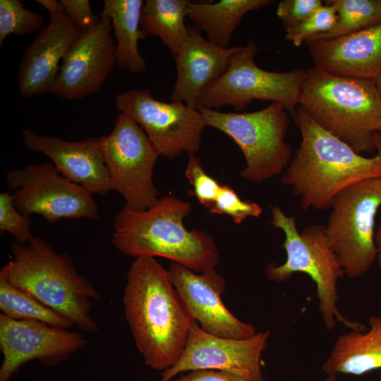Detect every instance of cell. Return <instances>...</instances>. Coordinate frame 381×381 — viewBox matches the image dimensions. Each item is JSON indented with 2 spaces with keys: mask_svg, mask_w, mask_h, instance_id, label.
<instances>
[{
  "mask_svg": "<svg viewBox=\"0 0 381 381\" xmlns=\"http://www.w3.org/2000/svg\"><path fill=\"white\" fill-rule=\"evenodd\" d=\"M124 313L146 365L164 371L181 357L194 321L174 288L169 270L155 258L132 262L123 295Z\"/></svg>",
  "mask_w": 381,
  "mask_h": 381,
  "instance_id": "6da1fadb",
  "label": "cell"
},
{
  "mask_svg": "<svg viewBox=\"0 0 381 381\" xmlns=\"http://www.w3.org/2000/svg\"><path fill=\"white\" fill-rule=\"evenodd\" d=\"M294 121L301 143L282 181L291 188L303 210L330 209L346 188L381 177L380 133L375 136L377 154L366 157L319 126L300 106Z\"/></svg>",
  "mask_w": 381,
  "mask_h": 381,
  "instance_id": "7a4b0ae2",
  "label": "cell"
},
{
  "mask_svg": "<svg viewBox=\"0 0 381 381\" xmlns=\"http://www.w3.org/2000/svg\"><path fill=\"white\" fill-rule=\"evenodd\" d=\"M191 207L190 202L169 194L143 211L125 205L114 217L112 244L135 258L162 257L195 272L215 269L219 252L213 237L184 226Z\"/></svg>",
  "mask_w": 381,
  "mask_h": 381,
  "instance_id": "3957f363",
  "label": "cell"
},
{
  "mask_svg": "<svg viewBox=\"0 0 381 381\" xmlns=\"http://www.w3.org/2000/svg\"><path fill=\"white\" fill-rule=\"evenodd\" d=\"M11 253L0 276L71 320L80 329L99 331L91 312L92 301L102 296L78 272L69 255L57 253L38 236H32L26 244L13 242Z\"/></svg>",
  "mask_w": 381,
  "mask_h": 381,
  "instance_id": "277c9868",
  "label": "cell"
},
{
  "mask_svg": "<svg viewBox=\"0 0 381 381\" xmlns=\"http://www.w3.org/2000/svg\"><path fill=\"white\" fill-rule=\"evenodd\" d=\"M299 106L321 128L358 154L376 150L381 98L374 80L307 70Z\"/></svg>",
  "mask_w": 381,
  "mask_h": 381,
  "instance_id": "5b68a950",
  "label": "cell"
},
{
  "mask_svg": "<svg viewBox=\"0 0 381 381\" xmlns=\"http://www.w3.org/2000/svg\"><path fill=\"white\" fill-rule=\"evenodd\" d=\"M270 209L272 224L284 233L285 239L282 246L286 251V258L279 265L267 264L265 269L267 278L282 283L295 273L307 274L316 286L318 310L327 329H333L337 323L340 322L351 330H365V325L347 319L337 307V282L345 274L329 243L325 226L310 224L299 231L295 217L287 216L278 205H272Z\"/></svg>",
  "mask_w": 381,
  "mask_h": 381,
  "instance_id": "8992f818",
  "label": "cell"
},
{
  "mask_svg": "<svg viewBox=\"0 0 381 381\" xmlns=\"http://www.w3.org/2000/svg\"><path fill=\"white\" fill-rule=\"evenodd\" d=\"M205 126L219 130L239 147L246 159L241 171L245 180L262 183L280 174L291 160V147L285 141L289 121L279 103L247 113L222 112L198 106Z\"/></svg>",
  "mask_w": 381,
  "mask_h": 381,
  "instance_id": "52a82bcc",
  "label": "cell"
},
{
  "mask_svg": "<svg viewBox=\"0 0 381 381\" xmlns=\"http://www.w3.org/2000/svg\"><path fill=\"white\" fill-rule=\"evenodd\" d=\"M258 47L250 40L231 58L226 71L202 92L198 105L217 109L231 106L243 110L253 100L280 104L295 119L307 71H270L255 62Z\"/></svg>",
  "mask_w": 381,
  "mask_h": 381,
  "instance_id": "ba28073f",
  "label": "cell"
},
{
  "mask_svg": "<svg viewBox=\"0 0 381 381\" xmlns=\"http://www.w3.org/2000/svg\"><path fill=\"white\" fill-rule=\"evenodd\" d=\"M381 206V177L356 183L337 195L326 228L344 274L363 276L376 260L375 220Z\"/></svg>",
  "mask_w": 381,
  "mask_h": 381,
  "instance_id": "9c48e42d",
  "label": "cell"
},
{
  "mask_svg": "<svg viewBox=\"0 0 381 381\" xmlns=\"http://www.w3.org/2000/svg\"><path fill=\"white\" fill-rule=\"evenodd\" d=\"M112 190L135 211L148 210L160 199L152 174L159 154L141 127L119 113L109 135L99 138Z\"/></svg>",
  "mask_w": 381,
  "mask_h": 381,
  "instance_id": "30bf717a",
  "label": "cell"
},
{
  "mask_svg": "<svg viewBox=\"0 0 381 381\" xmlns=\"http://www.w3.org/2000/svg\"><path fill=\"white\" fill-rule=\"evenodd\" d=\"M6 181L13 203L22 214H37L47 222L61 219H99L93 194L60 175L52 162L31 164L8 171Z\"/></svg>",
  "mask_w": 381,
  "mask_h": 381,
  "instance_id": "8fae6325",
  "label": "cell"
},
{
  "mask_svg": "<svg viewBox=\"0 0 381 381\" xmlns=\"http://www.w3.org/2000/svg\"><path fill=\"white\" fill-rule=\"evenodd\" d=\"M115 108L141 127L159 155L174 159L199 151L205 124L197 109L157 100L145 88L120 92Z\"/></svg>",
  "mask_w": 381,
  "mask_h": 381,
  "instance_id": "7c38bea8",
  "label": "cell"
},
{
  "mask_svg": "<svg viewBox=\"0 0 381 381\" xmlns=\"http://www.w3.org/2000/svg\"><path fill=\"white\" fill-rule=\"evenodd\" d=\"M270 336V331L266 330L248 339H226L205 332L193 321L181 357L163 371L160 381H169L179 373L198 370L227 371L249 381H265L261 358Z\"/></svg>",
  "mask_w": 381,
  "mask_h": 381,
  "instance_id": "4fadbf2b",
  "label": "cell"
},
{
  "mask_svg": "<svg viewBox=\"0 0 381 381\" xmlns=\"http://www.w3.org/2000/svg\"><path fill=\"white\" fill-rule=\"evenodd\" d=\"M87 344L79 332L32 320H15L0 314V381H8L28 361L56 365Z\"/></svg>",
  "mask_w": 381,
  "mask_h": 381,
  "instance_id": "5bb4252c",
  "label": "cell"
},
{
  "mask_svg": "<svg viewBox=\"0 0 381 381\" xmlns=\"http://www.w3.org/2000/svg\"><path fill=\"white\" fill-rule=\"evenodd\" d=\"M36 2L49 12L51 18L25 48L19 64L18 90L27 99L52 92L60 62L81 34L60 1Z\"/></svg>",
  "mask_w": 381,
  "mask_h": 381,
  "instance_id": "9a60e30c",
  "label": "cell"
},
{
  "mask_svg": "<svg viewBox=\"0 0 381 381\" xmlns=\"http://www.w3.org/2000/svg\"><path fill=\"white\" fill-rule=\"evenodd\" d=\"M99 16L97 25L80 35L61 62L51 92L61 98L80 99L96 93L116 65L111 21Z\"/></svg>",
  "mask_w": 381,
  "mask_h": 381,
  "instance_id": "2e32d148",
  "label": "cell"
},
{
  "mask_svg": "<svg viewBox=\"0 0 381 381\" xmlns=\"http://www.w3.org/2000/svg\"><path fill=\"white\" fill-rule=\"evenodd\" d=\"M169 272L188 313L202 330L231 339H248L257 332L254 325L239 320L225 306L222 296L226 281L215 269L198 274L171 262Z\"/></svg>",
  "mask_w": 381,
  "mask_h": 381,
  "instance_id": "e0dca14e",
  "label": "cell"
},
{
  "mask_svg": "<svg viewBox=\"0 0 381 381\" xmlns=\"http://www.w3.org/2000/svg\"><path fill=\"white\" fill-rule=\"evenodd\" d=\"M22 137L27 149L49 157L59 173L68 181L101 196L112 190L99 138L73 142L40 135L30 128L23 130Z\"/></svg>",
  "mask_w": 381,
  "mask_h": 381,
  "instance_id": "ac0fdd59",
  "label": "cell"
},
{
  "mask_svg": "<svg viewBox=\"0 0 381 381\" xmlns=\"http://www.w3.org/2000/svg\"><path fill=\"white\" fill-rule=\"evenodd\" d=\"M318 68L337 75L375 80L381 73V22L306 44Z\"/></svg>",
  "mask_w": 381,
  "mask_h": 381,
  "instance_id": "d6986e66",
  "label": "cell"
},
{
  "mask_svg": "<svg viewBox=\"0 0 381 381\" xmlns=\"http://www.w3.org/2000/svg\"><path fill=\"white\" fill-rule=\"evenodd\" d=\"M188 28L187 39L174 56L176 79L171 100L197 109L202 92L226 71L231 56L241 47L217 46L204 38L196 27Z\"/></svg>",
  "mask_w": 381,
  "mask_h": 381,
  "instance_id": "ffe728a7",
  "label": "cell"
},
{
  "mask_svg": "<svg viewBox=\"0 0 381 381\" xmlns=\"http://www.w3.org/2000/svg\"><path fill=\"white\" fill-rule=\"evenodd\" d=\"M367 330H351L334 341L322 369L327 375H362L381 368V317L371 315Z\"/></svg>",
  "mask_w": 381,
  "mask_h": 381,
  "instance_id": "44dd1931",
  "label": "cell"
},
{
  "mask_svg": "<svg viewBox=\"0 0 381 381\" xmlns=\"http://www.w3.org/2000/svg\"><path fill=\"white\" fill-rule=\"evenodd\" d=\"M142 0H104L100 15L111 23L116 42V65L133 73L146 71L145 59L138 50V42L145 38L140 28Z\"/></svg>",
  "mask_w": 381,
  "mask_h": 381,
  "instance_id": "7402d4cb",
  "label": "cell"
},
{
  "mask_svg": "<svg viewBox=\"0 0 381 381\" xmlns=\"http://www.w3.org/2000/svg\"><path fill=\"white\" fill-rule=\"evenodd\" d=\"M271 0H221L211 2L190 1L186 18L207 35L212 44L229 47L232 35L243 16L272 4Z\"/></svg>",
  "mask_w": 381,
  "mask_h": 381,
  "instance_id": "603a6c76",
  "label": "cell"
},
{
  "mask_svg": "<svg viewBox=\"0 0 381 381\" xmlns=\"http://www.w3.org/2000/svg\"><path fill=\"white\" fill-rule=\"evenodd\" d=\"M189 0H146L141 11L143 34L157 37L174 56L187 39L185 23Z\"/></svg>",
  "mask_w": 381,
  "mask_h": 381,
  "instance_id": "cb8c5ba5",
  "label": "cell"
},
{
  "mask_svg": "<svg viewBox=\"0 0 381 381\" xmlns=\"http://www.w3.org/2000/svg\"><path fill=\"white\" fill-rule=\"evenodd\" d=\"M0 310L8 318L32 320L68 329L74 323L0 276Z\"/></svg>",
  "mask_w": 381,
  "mask_h": 381,
  "instance_id": "d4e9b609",
  "label": "cell"
},
{
  "mask_svg": "<svg viewBox=\"0 0 381 381\" xmlns=\"http://www.w3.org/2000/svg\"><path fill=\"white\" fill-rule=\"evenodd\" d=\"M337 11L334 28L316 40L347 35L381 22V0H331Z\"/></svg>",
  "mask_w": 381,
  "mask_h": 381,
  "instance_id": "484cf974",
  "label": "cell"
},
{
  "mask_svg": "<svg viewBox=\"0 0 381 381\" xmlns=\"http://www.w3.org/2000/svg\"><path fill=\"white\" fill-rule=\"evenodd\" d=\"M44 16L23 6L20 0H0V45L11 35L22 37L39 31Z\"/></svg>",
  "mask_w": 381,
  "mask_h": 381,
  "instance_id": "4316f807",
  "label": "cell"
},
{
  "mask_svg": "<svg viewBox=\"0 0 381 381\" xmlns=\"http://www.w3.org/2000/svg\"><path fill=\"white\" fill-rule=\"evenodd\" d=\"M337 20L334 6L326 1L312 16L296 26L285 30V37L296 47L315 40L331 31Z\"/></svg>",
  "mask_w": 381,
  "mask_h": 381,
  "instance_id": "83f0119b",
  "label": "cell"
},
{
  "mask_svg": "<svg viewBox=\"0 0 381 381\" xmlns=\"http://www.w3.org/2000/svg\"><path fill=\"white\" fill-rule=\"evenodd\" d=\"M209 212L228 215L235 224H241L248 217H258L262 212V208L251 200H242L230 186L222 184Z\"/></svg>",
  "mask_w": 381,
  "mask_h": 381,
  "instance_id": "f1b7e54d",
  "label": "cell"
},
{
  "mask_svg": "<svg viewBox=\"0 0 381 381\" xmlns=\"http://www.w3.org/2000/svg\"><path fill=\"white\" fill-rule=\"evenodd\" d=\"M185 176L193 187V193L189 192V194H193L200 204L210 209L217 199L222 184L205 171L200 159L195 153L188 154Z\"/></svg>",
  "mask_w": 381,
  "mask_h": 381,
  "instance_id": "f546056e",
  "label": "cell"
},
{
  "mask_svg": "<svg viewBox=\"0 0 381 381\" xmlns=\"http://www.w3.org/2000/svg\"><path fill=\"white\" fill-rule=\"evenodd\" d=\"M31 221L13 203L10 190L0 194V231L8 232L20 244H26L32 238Z\"/></svg>",
  "mask_w": 381,
  "mask_h": 381,
  "instance_id": "4dcf8cb0",
  "label": "cell"
},
{
  "mask_svg": "<svg viewBox=\"0 0 381 381\" xmlns=\"http://www.w3.org/2000/svg\"><path fill=\"white\" fill-rule=\"evenodd\" d=\"M323 4L320 0H283L278 4L277 16L286 30L305 21Z\"/></svg>",
  "mask_w": 381,
  "mask_h": 381,
  "instance_id": "1f68e13d",
  "label": "cell"
},
{
  "mask_svg": "<svg viewBox=\"0 0 381 381\" xmlns=\"http://www.w3.org/2000/svg\"><path fill=\"white\" fill-rule=\"evenodd\" d=\"M68 16L81 33L94 28L100 16H95L88 0H60Z\"/></svg>",
  "mask_w": 381,
  "mask_h": 381,
  "instance_id": "d6a6232c",
  "label": "cell"
},
{
  "mask_svg": "<svg viewBox=\"0 0 381 381\" xmlns=\"http://www.w3.org/2000/svg\"><path fill=\"white\" fill-rule=\"evenodd\" d=\"M174 381H249L245 377L227 371L198 370L181 375Z\"/></svg>",
  "mask_w": 381,
  "mask_h": 381,
  "instance_id": "836d02e7",
  "label": "cell"
},
{
  "mask_svg": "<svg viewBox=\"0 0 381 381\" xmlns=\"http://www.w3.org/2000/svg\"><path fill=\"white\" fill-rule=\"evenodd\" d=\"M375 241L377 252L376 260L381 268V222L375 231Z\"/></svg>",
  "mask_w": 381,
  "mask_h": 381,
  "instance_id": "e575fe53",
  "label": "cell"
},
{
  "mask_svg": "<svg viewBox=\"0 0 381 381\" xmlns=\"http://www.w3.org/2000/svg\"><path fill=\"white\" fill-rule=\"evenodd\" d=\"M376 88L381 98V73L375 78Z\"/></svg>",
  "mask_w": 381,
  "mask_h": 381,
  "instance_id": "d590c367",
  "label": "cell"
},
{
  "mask_svg": "<svg viewBox=\"0 0 381 381\" xmlns=\"http://www.w3.org/2000/svg\"><path fill=\"white\" fill-rule=\"evenodd\" d=\"M325 381H337V375H328Z\"/></svg>",
  "mask_w": 381,
  "mask_h": 381,
  "instance_id": "8d00e7d4",
  "label": "cell"
},
{
  "mask_svg": "<svg viewBox=\"0 0 381 381\" xmlns=\"http://www.w3.org/2000/svg\"><path fill=\"white\" fill-rule=\"evenodd\" d=\"M380 133H381V132H380Z\"/></svg>",
  "mask_w": 381,
  "mask_h": 381,
  "instance_id": "74e56055",
  "label": "cell"
}]
</instances>
